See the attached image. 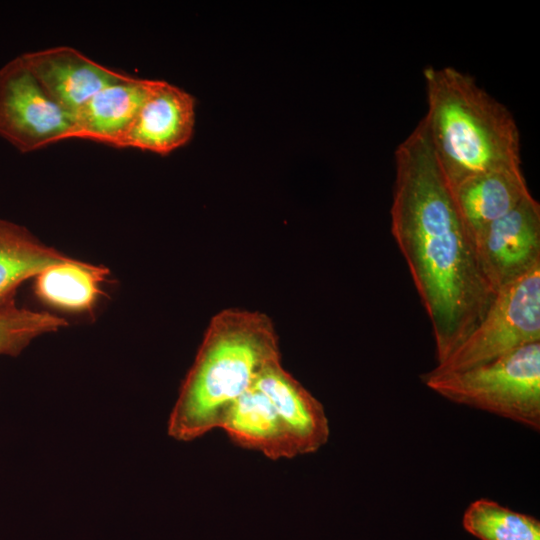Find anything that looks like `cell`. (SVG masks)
<instances>
[{"label":"cell","mask_w":540,"mask_h":540,"mask_svg":"<svg viewBox=\"0 0 540 540\" xmlns=\"http://www.w3.org/2000/svg\"><path fill=\"white\" fill-rule=\"evenodd\" d=\"M462 525L479 540H540L537 518L488 498H479L468 505Z\"/></svg>","instance_id":"16"},{"label":"cell","mask_w":540,"mask_h":540,"mask_svg":"<svg viewBox=\"0 0 540 540\" xmlns=\"http://www.w3.org/2000/svg\"><path fill=\"white\" fill-rule=\"evenodd\" d=\"M254 387L271 402L293 437L300 455L311 454L329 439V421L322 403L276 359L258 375Z\"/></svg>","instance_id":"10"},{"label":"cell","mask_w":540,"mask_h":540,"mask_svg":"<svg viewBox=\"0 0 540 540\" xmlns=\"http://www.w3.org/2000/svg\"><path fill=\"white\" fill-rule=\"evenodd\" d=\"M220 429L237 445L259 451L271 460L300 455L275 408L254 386L231 405Z\"/></svg>","instance_id":"13"},{"label":"cell","mask_w":540,"mask_h":540,"mask_svg":"<svg viewBox=\"0 0 540 540\" xmlns=\"http://www.w3.org/2000/svg\"><path fill=\"white\" fill-rule=\"evenodd\" d=\"M535 342H540V265L499 288L481 320L430 372L464 371Z\"/></svg>","instance_id":"5"},{"label":"cell","mask_w":540,"mask_h":540,"mask_svg":"<svg viewBox=\"0 0 540 540\" xmlns=\"http://www.w3.org/2000/svg\"><path fill=\"white\" fill-rule=\"evenodd\" d=\"M279 358L278 336L268 316L242 309L217 313L182 383L168 434L192 441L220 429L231 405L254 386L268 363Z\"/></svg>","instance_id":"2"},{"label":"cell","mask_w":540,"mask_h":540,"mask_svg":"<svg viewBox=\"0 0 540 540\" xmlns=\"http://www.w3.org/2000/svg\"><path fill=\"white\" fill-rule=\"evenodd\" d=\"M423 74L422 121L451 189L477 174L521 166L519 129L504 104L456 68L431 66Z\"/></svg>","instance_id":"3"},{"label":"cell","mask_w":540,"mask_h":540,"mask_svg":"<svg viewBox=\"0 0 540 540\" xmlns=\"http://www.w3.org/2000/svg\"><path fill=\"white\" fill-rule=\"evenodd\" d=\"M394 156L391 233L429 318L438 364L481 320L495 292L422 120Z\"/></svg>","instance_id":"1"},{"label":"cell","mask_w":540,"mask_h":540,"mask_svg":"<svg viewBox=\"0 0 540 540\" xmlns=\"http://www.w3.org/2000/svg\"><path fill=\"white\" fill-rule=\"evenodd\" d=\"M452 191L473 241L486 227L531 195L521 166L471 176L457 184Z\"/></svg>","instance_id":"12"},{"label":"cell","mask_w":540,"mask_h":540,"mask_svg":"<svg viewBox=\"0 0 540 540\" xmlns=\"http://www.w3.org/2000/svg\"><path fill=\"white\" fill-rule=\"evenodd\" d=\"M474 243L482 274L494 292L528 273L540 265L539 202L529 195Z\"/></svg>","instance_id":"7"},{"label":"cell","mask_w":540,"mask_h":540,"mask_svg":"<svg viewBox=\"0 0 540 540\" xmlns=\"http://www.w3.org/2000/svg\"><path fill=\"white\" fill-rule=\"evenodd\" d=\"M108 268L72 259L39 272L35 294L51 307L67 312L91 311L103 294Z\"/></svg>","instance_id":"15"},{"label":"cell","mask_w":540,"mask_h":540,"mask_svg":"<svg viewBox=\"0 0 540 540\" xmlns=\"http://www.w3.org/2000/svg\"><path fill=\"white\" fill-rule=\"evenodd\" d=\"M72 259L40 242L25 227L0 218V310L15 305L16 290L24 281Z\"/></svg>","instance_id":"14"},{"label":"cell","mask_w":540,"mask_h":540,"mask_svg":"<svg viewBox=\"0 0 540 540\" xmlns=\"http://www.w3.org/2000/svg\"><path fill=\"white\" fill-rule=\"evenodd\" d=\"M422 382L443 398L540 430V342L464 371L427 372Z\"/></svg>","instance_id":"4"},{"label":"cell","mask_w":540,"mask_h":540,"mask_svg":"<svg viewBox=\"0 0 540 540\" xmlns=\"http://www.w3.org/2000/svg\"><path fill=\"white\" fill-rule=\"evenodd\" d=\"M149 81L125 74L99 90L72 115L69 139L124 148Z\"/></svg>","instance_id":"11"},{"label":"cell","mask_w":540,"mask_h":540,"mask_svg":"<svg viewBox=\"0 0 540 540\" xmlns=\"http://www.w3.org/2000/svg\"><path fill=\"white\" fill-rule=\"evenodd\" d=\"M72 115L34 76L22 56L0 68V137L22 153L68 140Z\"/></svg>","instance_id":"6"},{"label":"cell","mask_w":540,"mask_h":540,"mask_svg":"<svg viewBox=\"0 0 540 540\" xmlns=\"http://www.w3.org/2000/svg\"><path fill=\"white\" fill-rule=\"evenodd\" d=\"M195 126V99L162 80H150L124 148L167 155L189 142Z\"/></svg>","instance_id":"8"},{"label":"cell","mask_w":540,"mask_h":540,"mask_svg":"<svg viewBox=\"0 0 540 540\" xmlns=\"http://www.w3.org/2000/svg\"><path fill=\"white\" fill-rule=\"evenodd\" d=\"M67 322L48 312L20 308L0 310V354L18 355L36 337L56 332Z\"/></svg>","instance_id":"17"},{"label":"cell","mask_w":540,"mask_h":540,"mask_svg":"<svg viewBox=\"0 0 540 540\" xmlns=\"http://www.w3.org/2000/svg\"><path fill=\"white\" fill-rule=\"evenodd\" d=\"M21 56L48 94L71 115L99 90L125 75L68 46Z\"/></svg>","instance_id":"9"}]
</instances>
